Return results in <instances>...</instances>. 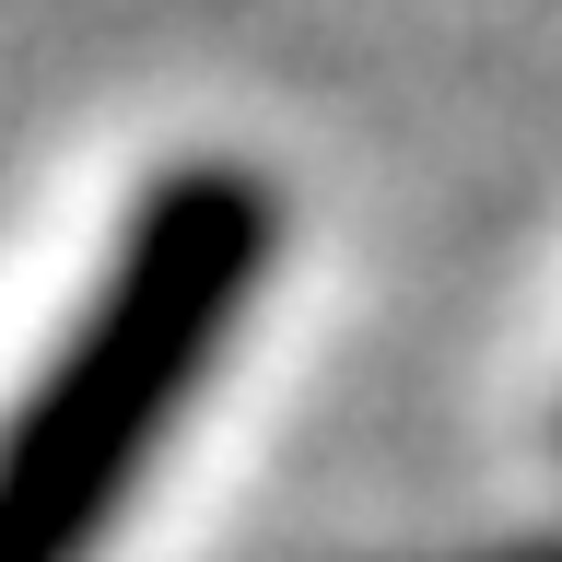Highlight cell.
<instances>
[{
  "instance_id": "obj_1",
  "label": "cell",
  "mask_w": 562,
  "mask_h": 562,
  "mask_svg": "<svg viewBox=\"0 0 562 562\" xmlns=\"http://www.w3.org/2000/svg\"><path fill=\"white\" fill-rule=\"evenodd\" d=\"M281 246V200L246 165H176L130 211L94 305L70 316L24 411L0 422V562H82L140 492L153 446L223 363Z\"/></svg>"
}]
</instances>
